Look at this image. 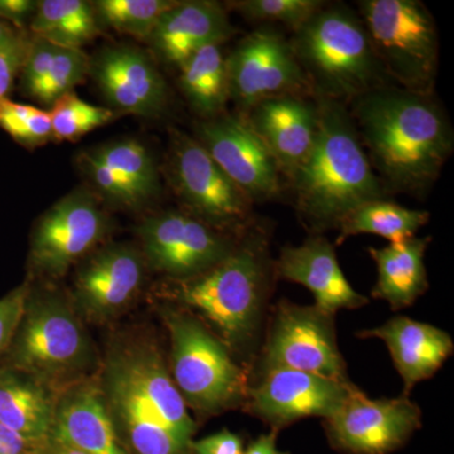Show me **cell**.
Wrapping results in <instances>:
<instances>
[{"label": "cell", "instance_id": "21", "mask_svg": "<svg viewBox=\"0 0 454 454\" xmlns=\"http://www.w3.org/2000/svg\"><path fill=\"white\" fill-rule=\"evenodd\" d=\"M98 88L112 106L125 113L154 116L166 104V82L139 51L109 49L92 65Z\"/></svg>", "mask_w": 454, "mask_h": 454}, {"label": "cell", "instance_id": "27", "mask_svg": "<svg viewBox=\"0 0 454 454\" xmlns=\"http://www.w3.org/2000/svg\"><path fill=\"white\" fill-rule=\"evenodd\" d=\"M429 220V212L411 210L387 199L373 200L354 208L340 220L336 244L361 234L381 236L390 244L400 243L414 238Z\"/></svg>", "mask_w": 454, "mask_h": 454}, {"label": "cell", "instance_id": "18", "mask_svg": "<svg viewBox=\"0 0 454 454\" xmlns=\"http://www.w3.org/2000/svg\"><path fill=\"white\" fill-rule=\"evenodd\" d=\"M277 278L306 286L317 309L336 316L340 309L366 306L369 298L355 291L343 274L334 245L324 235H310L300 245H286L274 260Z\"/></svg>", "mask_w": 454, "mask_h": 454}, {"label": "cell", "instance_id": "19", "mask_svg": "<svg viewBox=\"0 0 454 454\" xmlns=\"http://www.w3.org/2000/svg\"><path fill=\"white\" fill-rule=\"evenodd\" d=\"M282 172L284 181L303 162L315 142L317 104L312 97H279L256 104L247 114Z\"/></svg>", "mask_w": 454, "mask_h": 454}, {"label": "cell", "instance_id": "42", "mask_svg": "<svg viewBox=\"0 0 454 454\" xmlns=\"http://www.w3.org/2000/svg\"><path fill=\"white\" fill-rule=\"evenodd\" d=\"M31 454H86L82 450H77L76 447L66 443L61 439L52 437L42 441L41 443L35 444Z\"/></svg>", "mask_w": 454, "mask_h": 454}, {"label": "cell", "instance_id": "43", "mask_svg": "<svg viewBox=\"0 0 454 454\" xmlns=\"http://www.w3.org/2000/svg\"><path fill=\"white\" fill-rule=\"evenodd\" d=\"M277 435L278 432L274 430L267 434L259 435L247 446V450H244V454H289L282 452L277 447Z\"/></svg>", "mask_w": 454, "mask_h": 454}, {"label": "cell", "instance_id": "16", "mask_svg": "<svg viewBox=\"0 0 454 454\" xmlns=\"http://www.w3.org/2000/svg\"><path fill=\"white\" fill-rule=\"evenodd\" d=\"M356 389L351 381L295 370H273L250 382L244 409L270 430L279 432L304 418L327 419Z\"/></svg>", "mask_w": 454, "mask_h": 454}, {"label": "cell", "instance_id": "38", "mask_svg": "<svg viewBox=\"0 0 454 454\" xmlns=\"http://www.w3.org/2000/svg\"><path fill=\"white\" fill-rule=\"evenodd\" d=\"M7 133L20 145L37 146L53 138L50 113L37 109L27 121L9 128Z\"/></svg>", "mask_w": 454, "mask_h": 454}, {"label": "cell", "instance_id": "10", "mask_svg": "<svg viewBox=\"0 0 454 454\" xmlns=\"http://www.w3.org/2000/svg\"><path fill=\"white\" fill-rule=\"evenodd\" d=\"M243 234L216 229L182 211L154 215L138 227L146 267L172 280L190 279L214 268L234 252Z\"/></svg>", "mask_w": 454, "mask_h": 454}, {"label": "cell", "instance_id": "29", "mask_svg": "<svg viewBox=\"0 0 454 454\" xmlns=\"http://www.w3.org/2000/svg\"><path fill=\"white\" fill-rule=\"evenodd\" d=\"M92 160L104 164L136 191L143 202L160 191V177L152 155L145 145L133 139L114 142L88 153Z\"/></svg>", "mask_w": 454, "mask_h": 454}, {"label": "cell", "instance_id": "41", "mask_svg": "<svg viewBox=\"0 0 454 454\" xmlns=\"http://www.w3.org/2000/svg\"><path fill=\"white\" fill-rule=\"evenodd\" d=\"M35 444L0 422V454H31Z\"/></svg>", "mask_w": 454, "mask_h": 454}, {"label": "cell", "instance_id": "31", "mask_svg": "<svg viewBox=\"0 0 454 454\" xmlns=\"http://www.w3.org/2000/svg\"><path fill=\"white\" fill-rule=\"evenodd\" d=\"M53 138L76 140L107 124L114 113L107 107L92 106L74 92H68L53 103L50 113Z\"/></svg>", "mask_w": 454, "mask_h": 454}, {"label": "cell", "instance_id": "33", "mask_svg": "<svg viewBox=\"0 0 454 454\" xmlns=\"http://www.w3.org/2000/svg\"><path fill=\"white\" fill-rule=\"evenodd\" d=\"M89 67L88 56L82 50L57 46L49 74L31 97L43 104L55 103L82 82Z\"/></svg>", "mask_w": 454, "mask_h": 454}, {"label": "cell", "instance_id": "15", "mask_svg": "<svg viewBox=\"0 0 454 454\" xmlns=\"http://www.w3.org/2000/svg\"><path fill=\"white\" fill-rule=\"evenodd\" d=\"M196 136L215 163L254 203L282 195V172L244 114H223L199 122Z\"/></svg>", "mask_w": 454, "mask_h": 454}, {"label": "cell", "instance_id": "12", "mask_svg": "<svg viewBox=\"0 0 454 454\" xmlns=\"http://www.w3.org/2000/svg\"><path fill=\"white\" fill-rule=\"evenodd\" d=\"M226 70L230 100L241 114L268 98L312 97L289 40L269 27L239 41L226 57Z\"/></svg>", "mask_w": 454, "mask_h": 454}, {"label": "cell", "instance_id": "34", "mask_svg": "<svg viewBox=\"0 0 454 454\" xmlns=\"http://www.w3.org/2000/svg\"><path fill=\"white\" fill-rule=\"evenodd\" d=\"M83 162H85L83 166H85L89 177L110 201L127 206V207H136L143 203L136 191L128 186L112 169L98 163V160H92L89 154L83 155Z\"/></svg>", "mask_w": 454, "mask_h": 454}, {"label": "cell", "instance_id": "24", "mask_svg": "<svg viewBox=\"0 0 454 454\" xmlns=\"http://www.w3.org/2000/svg\"><path fill=\"white\" fill-rule=\"evenodd\" d=\"M429 243V236H414L381 249L369 247L367 252L375 262L378 271L372 297L387 301L394 310L411 307L418 298L422 297L429 288L424 262Z\"/></svg>", "mask_w": 454, "mask_h": 454}, {"label": "cell", "instance_id": "35", "mask_svg": "<svg viewBox=\"0 0 454 454\" xmlns=\"http://www.w3.org/2000/svg\"><path fill=\"white\" fill-rule=\"evenodd\" d=\"M29 288H31V282L26 280L17 288L12 289L4 297L0 298V361L7 351L22 316Z\"/></svg>", "mask_w": 454, "mask_h": 454}, {"label": "cell", "instance_id": "11", "mask_svg": "<svg viewBox=\"0 0 454 454\" xmlns=\"http://www.w3.org/2000/svg\"><path fill=\"white\" fill-rule=\"evenodd\" d=\"M169 167L173 188L191 215L234 234L253 225L254 202L196 139L173 136Z\"/></svg>", "mask_w": 454, "mask_h": 454}, {"label": "cell", "instance_id": "17", "mask_svg": "<svg viewBox=\"0 0 454 454\" xmlns=\"http://www.w3.org/2000/svg\"><path fill=\"white\" fill-rule=\"evenodd\" d=\"M142 253L127 244H113L90 255L77 270L74 309L83 322L103 325L121 316L145 280Z\"/></svg>", "mask_w": 454, "mask_h": 454}, {"label": "cell", "instance_id": "2", "mask_svg": "<svg viewBox=\"0 0 454 454\" xmlns=\"http://www.w3.org/2000/svg\"><path fill=\"white\" fill-rule=\"evenodd\" d=\"M348 109L385 193L428 192L454 148L452 124L434 95L387 85Z\"/></svg>", "mask_w": 454, "mask_h": 454}, {"label": "cell", "instance_id": "8", "mask_svg": "<svg viewBox=\"0 0 454 454\" xmlns=\"http://www.w3.org/2000/svg\"><path fill=\"white\" fill-rule=\"evenodd\" d=\"M357 9L391 83L415 94L434 95L439 35L427 5L420 0H361Z\"/></svg>", "mask_w": 454, "mask_h": 454}, {"label": "cell", "instance_id": "26", "mask_svg": "<svg viewBox=\"0 0 454 454\" xmlns=\"http://www.w3.org/2000/svg\"><path fill=\"white\" fill-rule=\"evenodd\" d=\"M179 85L190 106L203 118L225 114L230 100L226 57L221 44H207L178 66Z\"/></svg>", "mask_w": 454, "mask_h": 454}, {"label": "cell", "instance_id": "7", "mask_svg": "<svg viewBox=\"0 0 454 454\" xmlns=\"http://www.w3.org/2000/svg\"><path fill=\"white\" fill-rule=\"evenodd\" d=\"M169 336L168 369L186 403L201 417L244 408L249 380L226 346L199 317L182 307H163Z\"/></svg>", "mask_w": 454, "mask_h": 454}, {"label": "cell", "instance_id": "4", "mask_svg": "<svg viewBox=\"0 0 454 454\" xmlns=\"http://www.w3.org/2000/svg\"><path fill=\"white\" fill-rule=\"evenodd\" d=\"M274 260L265 227L250 226L226 259L200 276L173 280L172 297L203 319L232 356H250L258 343Z\"/></svg>", "mask_w": 454, "mask_h": 454}, {"label": "cell", "instance_id": "1", "mask_svg": "<svg viewBox=\"0 0 454 454\" xmlns=\"http://www.w3.org/2000/svg\"><path fill=\"white\" fill-rule=\"evenodd\" d=\"M114 429L129 454H193L197 424L155 337L131 328L110 340L97 372Z\"/></svg>", "mask_w": 454, "mask_h": 454}, {"label": "cell", "instance_id": "44", "mask_svg": "<svg viewBox=\"0 0 454 454\" xmlns=\"http://www.w3.org/2000/svg\"><path fill=\"white\" fill-rule=\"evenodd\" d=\"M20 32V29L14 28L13 26L0 20V50L4 49L9 42L13 40Z\"/></svg>", "mask_w": 454, "mask_h": 454}, {"label": "cell", "instance_id": "30", "mask_svg": "<svg viewBox=\"0 0 454 454\" xmlns=\"http://www.w3.org/2000/svg\"><path fill=\"white\" fill-rule=\"evenodd\" d=\"M177 2L173 0H100L95 3L97 16L115 31L149 38L160 17Z\"/></svg>", "mask_w": 454, "mask_h": 454}, {"label": "cell", "instance_id": "39", "mask_svg": "<svg viewBox=\"0 0 454 454\" xmlns=\"http://www.w3.org/2000/svg\"><path fill=\"white\" fill-rule=\"evenodd\" d=\"M193 454H244V442L235 433L223 429L199 441H193Z\"/></svg>", "mask_w": 454, "mask_h": 454}, {"label": "cell", "instance_id": "20", "mask_svg": "<svg viewBox=\"0 0 454 454\" xmlns=\"http://www.w3.org/2000/svg\"><path fill=\"white\" fill-rule=\"evenodd\" d=\"M364 340L378 339L387 345L394 365L404 382V396L415 385L434 376L452 356V337L435 325L397 316L380 327L357 333Z\"/></svg>", "mask_w": 454, "mask_h": 454}, {"label": "cell", "instance_id": "9", "mask_svg": "<svg viewBox=\"0 0 454 454\" xmlns=\"http://www.w3.org/2000/svg\"><path fill=\"white\" fill-rule=\"evenodd\" d=\"M295 370L348 382V367L337 343L334 316L313 306L279 301L260 352L258 375Z\"/></svg>", "mask_w": 454, "mask_h": 454}, {"label": "cell", "instance_id": "14", "mask_svg": "<svg viewBox=\"0 0 454 454\" xmlns=\"http://www.w3.org/2000/svg\"><path fill=\"white\" fill-rule=\"evenodd\" d=\"M106 232V214L91 196H66L44 214L33 231L31 273L51 280L64 277L103 241Z\"/></svg>", "mask_w": 454, "mask_h": 454}, {"label": "cell", "instance_id": "23", "mask_svg": "<svg viewBox=\"0 0 454 454\" xmlns=\"http://www.w3.org/2000/svg\"><path fill=\"white\" fill-rule=\"evenodd\" d=\"M234 33L216 2H177L160 17L149 40L166 61L177 66L207 44H223Z\"/></svg>", "mask_w": 454, "mask_h": 454}, {"label": "cell", "instance_id": "6", "mask_svg": "<svg viewBox=\"0 0 454 454\" xmlns=\"http://www.w3.org/2000/svg\"><path fill=\"white\" fill-rule=\"evenodd\" d=\"M289 43L313 98L348 106L372 90L393 85L373 53L363 20L342 3H325L293 32Z\"/></svg>", "mask_w": 454, "mask_h": 454}, {"label": "cell", "instance_id": "28", "mask_svg": "<svg viewBox=\"0 0 454 454\" xmlns=\"http://www.w3.org/2000/svg\"><path fill=\"white\" fill-rule=\"evenodd\" d=\"M31 28L56 46L80 49L98 35L97 14L82 0H43L38 2Z\"/></svg>", "mask_w": 454, "mask_h": 454}, {"label": "cell", "instance_id": "22", "mask_svg": "<svg viewBox=\"0 0 454 454\" xmlns=\"http://www.w3.org/2000/svg\"><path fill=\"white\" fill-rule=\"evenodd\" d=\"M51 435L86 454H129L107 414L97 373L59 394Z\"/></svg>", "mask_w": 454, "mask_h": 454}, {"label": "cell", "instance_id": "32", "mask_svg": "<svg viewBox=\"0 0 454 454\" xmlns=\"http://www.w3.org/2000/svg\"><path fill=\"white\" fill-rule=\"evenodd\" d=\"M327 2L324 0H239L230 3L247 20L282 23L293 32L310 20Z\"/></svg>", "mask_w": 454, "mask_h": 454}, {"label": "cell", "instance_id": "25", "mask_svg": "<svg viewBox=\"0 0 454 454\" xmlns=\"http://www.w3.org/2000/svg\"><path fill=\"white\" fill-rule=\"evenodd\" d=\"M57 397L32 376L0 367V422L31 443L50 437Z\"/></svg>", "mask_w": 454, "mask_h": 454}, {"label": "cell", "instance_id": "5", "mask_svg": "<svg viewBox=\"0 0 454 454\" xmlns=\"http://www.w3.org/2000/svg\"><path fill=\"white\" fill-rule=\"evenodd\" d=\"M98 366L97 348L70 298L31 284L0 367L25 372L59 394L94 376Z\"/></svg>", "mask_w": 454, "mask_h": 454}, {"label": "cell", "instance_id": "13", "mask_svg": "<svg viewBox=\"0 0 454 454\" xmlns=\"http://www.w3.org/2000/svg\"><path fill=\"white\" fill-rule=\"evenodd\" d=\"M422 427V411L408 396L370 399L360 389L325 419L333 450L346 454H389Z\"/></svg>", "mask_w": 454, "mask_h": 454}, {"label": "cell", "instance_id": "40", "mask_svg": "<svg viewBox=\"0 0 454 454\" xmlns=\"http://www.w3.org/2000/svg\"><path fill=\"white\" fill-rule=\"evenodd\" d=\"M38 2L32 0H0V20L22 28L37 11Z\"/></svg>", "mask_w": 454, "mask_h": 454}, {"label": "cell", "instance_id": "36", "mask_svg": "<svg viewBox=\"0 0 454 454\" xmlns=\"http://www.w3.org/2000/svg\"><path fill=\"white\" fill-rule=\"evenodd\" d=\"M57 46L46 40L35 37L31 43V49L23 65V86L29 95L35 91L49 74Z\"/></svg>", "mask_w": 454, "mask_h": 454}, {"label": "cell", "instance_id": "37", "mask_svg": "<svg viewBox=\"0 0 454 454\" xmlns=\"http://www.w3.org/2000/svg\"><path fill=\"white\" fill-rule=\"evenodd\" d=\"M31 43L25 33L20 32L0 50V98H7L14 80L22 71Z\"/></svg>", "mask_w": 454, "mask_h": 454}, {"label": "cell", "instance_id": "3", "mask_svg": "<svg viewBox=\"0 0 454 454\" xmlns=\"http://www.w3.org/2000/svg\"><path fill=\"white\" fill-rule=\"evenodd\" d=\"M315 142L286 179L293 205L310 234L337 229L363 203L387 197L358 139L348 106L315 98Z\"/></svg>", "mask_w": 454, "mask_h": 454}]
</instances>
